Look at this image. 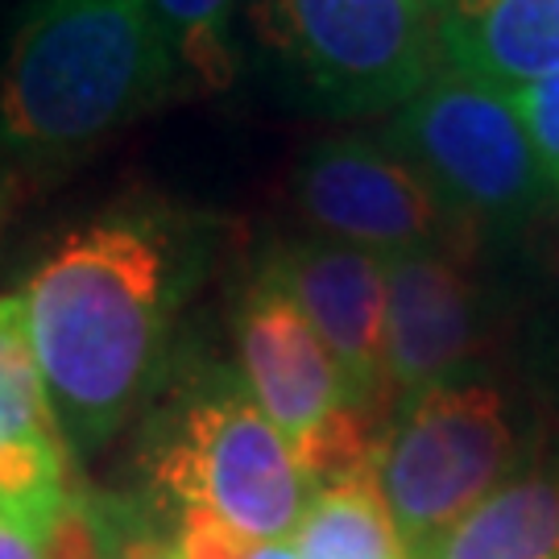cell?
Returning a JSON list of instances; mask_svg holds the SVG:
<instances>
[{"label": "cell", "instance_id": "cell-1", "mask_svg": "<svg viewBox=\"0 0 559 559\" xmlns=\"http://www.w3.org/2000/svg\"><path fill=\"white\" fill-rule=\"evenodd\" d=\"M162 207H112L71 228L13 295L25 353L71 456L117 436L150 394L195 265Z\"/></svg>", "mask_w": 559, "mask_h": 559}, {"label": "cell", "instance_id": "cell-2", "mask_svg": "<svg viewBox=\"0 0 559 559\" xmlns=\"http://www.w3.org/2000/svg\"><path fill=\"white\" fill-rule=\"evenodd\" d=\"M175 87L154 0H29L0 71V150L67 162Z\"/></svg>", "mask_w": 559, "mask_h": 559}, {"label": "cell", "instance_id": "cell-3", "mask_svg": "<svg viewBox=\"0 0 559 559\" xmlns=\"http://www.w3.org/2000/svg\"><path fill=\"white\" fill-rule=\"evenodd\" d=\"M535 448L498 381H452L399 402L381 431L373 477L406 556L514 477Z\"/></svg>", "mask_w": 559, "mask_h": 559}, {"label": "cell", "instance_id": "cell-4", "mask_svg": "<svg viewBox=\"0 0 559 559\" xmlns=\"http://www.w3.org/2000/svg\"><path fill=\"white\" fill-rule=\"evenodd\" d=\"M385 141L480 237L522 233L551 200L514 96L448 62L394 108Z\"/></svg>", "mask_w": 559, "mask_h": 559}, {"label": "cell", "instance_id": "cell-5", "mask_svg": "<svg viewBox=\"0 0 559 559\" xmlns=\"http://www.w3.org/2000/svg\"><path fill=\"white\" fill-rule=\"evenodd\" d=\"M233 336L249 399L278 427L316 489L373 468L385 423L353 406L328 344L265 265L240 295Z\"/></svg>", "mask_w": 559, "mask_h": 559}, {"label": "cell", "instance_id": "cell-6", "mask_svg": "<svg viewBox=\"0 0 559 559\" xmlns=\"http://www.w3.org/2000/svg\"><path fill=\"white\" fill-rule=\"evenodd\" d=\"M150 477L182 510L249 539H290L316 493L278 427L249 390H203L170 419L150 456Z\"/></svg>", "mask_w": 559, "mask_h": 559}, {"label": "cell", "instance_id": "cell-7", "mask_svg": "<svg viewBox=\"0 0 559 559\" xmlns=\"http://www.w3.org/2000/svg\"><path fill=\"white\" fill-rule=\"evenodd\" d=\"M253 13L274 55L344 117L394 112L440 67L419 0H253Z\"/></svg>", "mask_w": 559, "mask_h": 559}, {"label": "cell", "instance_id": "cell-8", "mask_svg": "<svg viewBox=\"0 0 559 559\" xmlns=\"http://www.w3.org/2000/svg\"><path fill=\"white\" fill-rule=\"evenodd\" d=\"M290 200L311 237L340 240L378 258L489 240L460 221L406 154L385 138L365 133L316 141L295 166Z\"/></svg>", "mask_w": 559, "mask_h": 559}, {"label": "cell", "instance_id": "cell-9", "mask_svg": "<svg viewBox=\"0 0 559 559\" xmlns=\"http://www.w3.org/2000/svg\"><path fill=\"white\" fill-rule=\"evenodd\" d=\"M485 245L419 249L385 261V378L394 406L468 381L493 336Z\"/></svg>", "mask_w": 559, "mask_h": 559}, {"label": "cell", "instance_id": "cell-10", "mask_svg": "<svg viewBox=\"0 0 559 559\" xmlns=\"http://www.w3.org/2000/svg\"><path fill=\"white\" fill-rule=\"evenodd\" d=\"M299 302L336 360L344 390L369 419L390 423L394 394L385 378V261L353 245L302 237L261 261Z\"/></svg>", "mask_w": 559, "mask_h": 559}, {"label": "cell", "instance_id": "cell-11", "mask_svg": "<svg viewBox=\"0 0 559 559\" xmlns=\"http://www.w3.org/2000/svg\"><path fill=\"white\" fill-rule=\"evenodd\" d=\"M71 510V452L25 353L13 299H0V514L55 543Z\"/></svg>", "mask_w": 559, "mask_h": 559}, {"label": "cell", "instance_id": "cell-12", "mask_svg": "<svg viewBox=\"0 0 559 559\" xmlns=\"http://www.w3.org/2000/svg\"><path fill=\"white\" fill-rule=\"evenodd\" d=\"M436 41L440 62L514 96L559 71V0H443Z\"/></svg>", "mask_w": 559, "mask_h": 559}, {"label": "cell", "instance_id": "cell-13", "mask_svg": "<svg viewBox=\"0 0 559 559\" xmlns=\"http://www.w3.org/2000/svg\"><path fill=\"white\" fill-rule=\"evenodd\" d=\"M411 559H559V452L535 448L514 477Z\"/></svg>", "mask_w": 559, "mask_h": 559}, {"label": "cell", "instance_id": "cell-14", "mask_svg": "<svg viewBox=\"0 0 559 559\" xmlns=\"http://www.w3.org/2000/svg\"><path fill=\"white\" fill-rule=\"evenodd\" d=\"M295 551L299 559H411L373 468L328 480L311 493L295 526Z\"/></svg>", "mask_w": 559, "mask_h": 559}, {"label": "cell", "instance_id": "cell-15", "mask_svg": "<svg viewBox=\"0 0 559 559\" xmlns=\"http://www.w3.org/2000/svg\"><path fill=\"white\" fill-rule=\"evenodd\" d=\"M233 13L237 0H154L162 41L170 50L175 75L200 87H228L233 59Z\"/></svg>", "mask_w": 559, "mask_h": 559}, {"label": "cell", "instance_id": "cell-16", "mask_svg": "<svg viewBox=\"0 0 559 559\" xmlns=\"http://www.w3.org/2000/svg\"><path fill=\"white\" fill-rule=\"evenodd\" d=\"M179 559H299L295 543L286 539H249L228 531L224 522L182 510L179 514V539H175Z\"/></svg>", "mask_w": 559, "mask_h": 559}, {"label": "cell", "instance_id": "cell-17", "mask_svg": "<svg viewBox=\"0 0 559 559\" xmlns=\"http://www.w3.org/2000/svg\"><path fill=\"white\" fill-rule=\"evenodd\" d=\"M514 108H519L522 129H526L531 150L543 166V179L551 187V195H559V71L519 87Z\"/></svg>", "mask_w": 559, "mask_h": 559}, {"label": "cell", "instance_id": "cell-18", "mask_svg": "<svg viewBox=\"0 0 559 559\" xmlns=\"http://www.w3.org/2000/svg\"><path fill=\"white\" fill-rule=\"evenodd\" d=\"M87 522H92V539H96V559H179L175 543L120 522L112 510L108 514H87Z\"/></svg>", "mask_w": 559, "mask_h": 559}, {"label": "cell", "instance_id": "cell-19", "mask_svg": "<svg viewBox=\"0 0 559 559\" xmlns=\"http://www.w3.org/2000/svg\"><path fill=\"white\" fill-rule=\"evenodd\" d=\"M526 237H531V253H535V265L547 278L551 290H559V207L547 216L539 212L535 221L526 224Z\"/></svg>", "mask_w": 559, "mask_h": 559}, {"label": "cell", "instance_id": "cell-20", "mask_svg": "<svg viewBox=\"0 0 559 559\" xmlns=\"http://www.w3.org/2000/svg\"><path fill=\"white\" fill-rule=\"evenodd\" d=\"M0 559H55V543L34 535L17 519L0 514Z\"/></svg>", "mask_w": 559, "mask_h": 559}, {"label": "cell", "instance_id": "cell-21", "mask_svg": "<svg viewBox=\"0 0 559 559\" xmlns=\"http://www.w3.org/2000/svg\"><path fill=\"white\" fill-rule=\"evenodd\" d=\"M55 559H96V539H92V522L80 506L67 514L62 531L55 535Z\"/></svg>", "mask_w": 559, "mask_h": 559}, {"label": "cell", "instance_id": "cell-22", "mask_svg": "<svg viewBox=\"0 0 559 559\" xmlns=\"http://www.w3.org/2000/svg\"><path fill=\"white\" fill-rule=\"evenodd\" d=\"M9 200H13V175H9V162H4V150H0V233H4V221H9Z\"/></svg>", "mask_w": 559, "mask_h": 559}, {"label": "cell", "instance_id": "cell-23", "mask_svg": "<svg viewBox=\"0 0 559 559\" xmlns=\"http://www.w3.org/2000/svg\"><path fill=\"white\" fill-rule=\"evenodd\" d=\"M419 4H423V9H427V13H431V17H436V13H440V9H443V0H419Z\"/></svg>", "mask_w": 559, "mask_h": 559}, {"label": "cell", "instance_id": "cell-24", "mask_svg": "<svg viewBox=\"0 0 559 559\" xmlns=\"http://www.w3.org/2000/svg\"><path fill=\"white\" fill-rule=\"evenodd\" d=\"M556 373H559V360H556Z\"/></svg>", "mask_w": 559, "mask_h": 559}]
</instances>
